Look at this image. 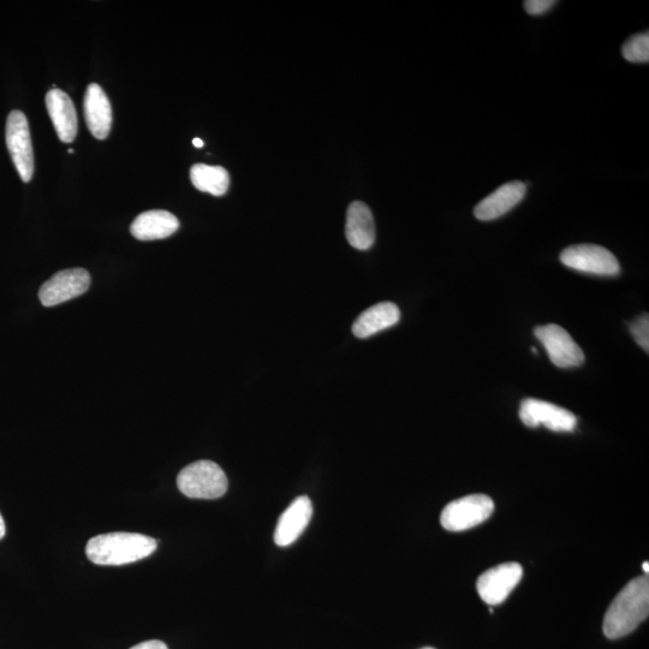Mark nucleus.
Wrapping results in <instances>:
<instances>
[{"instance_id": "f257e3e1", "label": "nucleus", "mask_w": 649, "mask_h": 649, "mask_svg": "<svg viewBox=\"0 0 649 649\" xmlns=\"http://www.w3.org/2000/svg\"><path fill=\"white\" fill-rule=\"evenodd\" d=\"M649 613L648 576L636 577L612 601L604 618V634L607 639L617 640L628 636L646 621Z\"/></svg>"}, {"instance_id": "f03ea898", "label": "nucleus", "mask_w": 649, "mask_h": 649, "mask_svg": "<svg viewBox=\"0 0 649 649\" xmlns=\"http://www.w3.org/2000/svg\"><path fill=\"white\" fill-rule=\"evenodd\" d=\"M157 546V541L147 535L116 532L89 540L86 555L94 564L124 565L150 557Z\"/></svg>"}, {"instance_id": "7ed1b4c3", "label": "nucleus", "mask_w": 649, "mask_h": 649, "mask_svg": "<svg viewBox=\"0 0 649 649\" xmlns=\"http://www.w3.org/2000/svg\"><path fill=\"white\" fill-rule=\"evenodd\" d=\"M177 486L184 496L194 499H217L228 491L224 470L212 461L189 464L177 476Z\"/></svg>"}, {"instance_id": "20e7f679", "label": "nucleus", "mask_w": 649, "mask_h": 649, "mask_svg": "<svg viewBox=\"0 0 649 649\" xmlns=\"http://www.w3.org/2000/svg\"><path fill=\"white\" fill-rule=\"evenodd\" d=\"M493 500L485 494H472L450 503L442 512L440 522L446 531L463 532L481 525L491 517Z\"/></svg>"}, {"instance_id": "39448f33", "label": "nucleus", "mask_w": 649, "mask_h": 649, "mask_svg": "<svg viewBox=\"0 0 649 649\" xmlns=\"http://www.w3.org/2000/svg\"><path fill=\"white\" fill-rule=\"evenodd\" d=\"M564 266L595 276H616L621 271L618 260L610 250L597 244H575L561 254Z\"/></svg>"}, {"instance_id": "423d86ee", "label": "nucleus", "mask_w": 649, "mask_h": 649, "mask_svg": "<svg viewBox=\"0 0 649 649\" xmlns=\"http://www.w3.org/2000/svg\"><path fill=\"white\" fill-rule=\"evenodd\" d=\"M7 146L21 180H32L34 174V153L31 130L25 113L19 110L10 112L7 121Z\"/></svg>"}, {"instance_id": "0eeeda50", "label": "nucleus", "mask_w": 649, "mask_h": 649, "mask_svg": "<svg viewBox=\"0 0 649 649\" xmlns=\"http://www.w3.org/2000/svg\"><path fill=\"white\" fill-rule=\"evenodd\" d=\"M534 332L535 337L544 345L553 365L570 368L581 366L585 362L583 350L563 327L549 324L537 327Z\"/></svg>"}, {"instance_id": "6e6552de", "label": "nucleus", "mask_w": 649, "mask_h": 649, "mask_svg": "<svg viewBox=\"0 0 649 649\" xmlns=\"http://www.w3.org/2000/svg\"><path fill=\"white\" fill-rule=\"evenodd\" d=\"M91 285V275L83 269H70L56 273L41 285L39 299L45 307L61 305L86 293Z\"/></svg>"}, {"instance_id": "1a4fd4ad", "label": "nucleus", "mask_w": 649, "mask_h": 649, "mask_svg": "<svg viewBox=\"0 0 649 649\" xmlns=\"http://www.w3.org/2000/svg\"><path fill=\"white\" fill-rule=\"evenodd\" d=\"M523 569L518 563L497 565L479 577L476 589L486 604H503L522 580Z\"/></svg>"}, {"instance_id": "9d476101", "label": "nucleus", "mask_w": 649, "mask_h": 649, "mask_svg": "<svg viewBox=\"0 0 649 649\" xmlns=\"http://www.w3.org/2000/svg\"><path fill=\"white\" fill-rule=\"evenodd\" d=\"M520 418L527 427L543 425L553 432H573L577 425L576 416L569 410L534 398L521 403Z\"/></svg>"}, {"instance_id": "9b49d317", "label": "nucleus", "mask_w": 649, "mask_h": 649, "mask_svg": "<svg viewBox=\"0 0 649 649\" xmlns=\"http://www.w3.org/2000/svg\"><path fill=\"white\" fill-rule=\"evenodd\" d=\"M527 186L520 181L510 182L499 187L475 207V217L482 222L503 217L525 199Z\"/></svg>"}, {"instance_id": "f8f14e48", "label": "nucleus", "mask_w": 649, "mask_h": 649, "mask_svg": "<svg viewBox=\"0 0 649 649\" xmlns=\"http://www.w3.org/2000/svg\"><path fill=\"white\" fill-rule=\"evenodd\" d=\"M313 515L311 499L306 496L296 498L289 508L283 512L277 523L275 543L281 547L294 544L305 532Z\"/></svg>"}, {"instance_id": "ddd939ff", "label": "nucleus", "mask_w": 649, "mask_h": 649, "mask_svg": "<svg viewBox=\"0 0 649 649\" xmlns=\"http://www.w3.org/2000/svg\"><path fill=\"white\" fill-rule=\"evenodd\" d=\"M85 117L89 132L95 139L105 140L110 134L112 109L109 98L97 83L87 87L85 95Z\"/></svg>"}, {"instance_id": "4468645a", "label": "nucleus", "mask_w": 649, "mask_h": 649, "mask_svg": "<svg viewBox=\"0 0 649 649\" xmlns=\"http://www.w3.org/2000/svg\"><path fill=\"white\" fill-rule=\"evenodd\" d=\"M46 107L59 140L70 144L77 134V115L73 100L61 89H52L46 95Z\"/></svg>"}, {"instance_id": "2eb2a0df", "label": "nucleus", "mask_w": 649, "mask_h": 649, "mask_svg": "<svg viewBox=\"0 0 649 649\" xmlns=\"http://www.w3.org/2000/svg\"><path fill=\"white\" fill-rule=\"evenodd\" d=\"M178 229V219L174 214L163 210L141 213L130 226V232L140 241L164 240L174 235Z\"/></svg>"}, {"instance_id": "dca6fc26", "label": "nucleus", "mask_w": 649, "mask_h": 649, "mask_svg": "<svg viewBox=\"0 0 649 649\" xmlns=\"http://www.w3.org/2000/svg\"><path fill=\"white\" fill-rule=\"evenodd\" d=\"M345 235L351 247L371 248L375 242V223L371 208L365 202L355 201L348 208Z\"/></svg>"}, {"instance_id": "f3484780", "label": "nucleus", "mask_w": 649, "mask_h": 649, "mask_svg": "<svg viewBox=\"0 0 649 649\" xmlns=\"http://www.w3.org/2000/svg\"><path fill=\"white\" fill-rule=\"evenodd\" d=\"M401 319V311L395 303L381 302L363 312L353 325L357 338H368L390 329Z\"/></svg>"}, {"instance_id": "a211bd4d", "label": "nucleus", "mask_w": 649, "mask_h": 649, "mask_svg": "<svg viewBox=\"0 0 649 649\" xmlns=\"http://www.w3.org/2000/svg\"><path fill=\"white\" fill-rule=\"evenodd\" d=\"M190 180L200 192L223 196L230 186L229 172L222 166L196 164L190 169Z\"/></svg>"}, {"instance_id": "6ab92c4d", "label": "nucleus", "mask_w": 649, "mask_h": 649, "mask_svg": "<svg viewBox=\"0 0 649 649\" xmlns=\"http://www.w3.org/2000/svg\"><path fill=\"white\" fill-rule=\"evenodd\" d=\"M622 55L630 63H648L649 34L633 35L622 47Z\"/></svg>"}, {"instance_id": "aec40b11", "label": "nucleus", "mask_w": 649, "mask_h": 649, "mask_svg": "<svg viewBox=\"0 0 649 649\" xmlns=\"http://www.w3.org/2000/svg\"><path fill=\"white\" fill-rule=\"evenodd\" d=\"M631 336L637 344L648 353L649 351V317L648 314L641 315L630 325Z\"/></svg>"}, {"instance_id": "412c9836", "label": "nucleus", "mask_w": 649, "mask_h": 649, "mask_svg": "<svg viewBox=\"0 0 649 649\" xmlns=\"http://www.w3.org/2000/svg\"><path fill=\"white\" fill-rule=\"evenodd\" d=\"M556 4V0H527L525 9L529 15L538 16L547 13Z\"/></svg>"}, {"instance_id": "4be33fe9", "label": "nucleus", "mask_w": 649, "mask_h": 649, "mask_svg": "<svg viewBox=\"0 0 649 649\" xmlns=\"http://www.w3.org/2000/svg\"><path fill=\"white\" fill-rule=\"evenodd\" d=\"M130 649H169L163 641L151 640L139 643Z\"/></svg>"}, {"instance_id": "5701e85b", "label": "nucleus", "mask_w": 649, "mask_h": 649, "mask_svg": "<svg viewBox=\"0 0 649 649\" xmlns=\"http://www.w3.org/2000/svg\"><path fill=\"white\" fill-rule=\"evenodd\" d=\"M5 533H7V528H5V522L2 514H0V540H2L5 537Z\"/></svg>"}, {"instance_id": "b1692460", "label": "nucleus", "mask_w": 649, "mask_h": 649, "mask_svg": "<svg viewBox=\"0 0 649 649\" xmlns=\"http://www.w3.org/2000/svg\"><path fill=\"white\" fill-rule=\"evenodd\" d=\"M193 145L195 147L202 148V147H204V141H202L201 139H194L193 140Z\"/></svg>"}, {"instance_id": "393cba45", "label": "nucleus", "mask_w": 649, "mask_h": 649, "mask_svg": "<svg viewBox=\"0 0 649 649\" xmlns=\"http://www.w3.org/2000/svg\"><path fill=\"white\" fill-rule=\"evenodd\" d=\"M642 568H643V570H645V571H646V574H648V573H649V568H648V562H646V563H643V565H642Z\"/></svg>"}, {"instance_id": "a878e982", "label": "nucleus", "mask_w": 649, "mask_h": 649, "mask_svg": "<svg viewBox=\"0 0 649 649\" xmlns=\"http://www.w3.org/2000/svg\"><path fill=\"white\" fill-rule=\"evenodd\" d=\"M422 649H434V648H431V647H426V648H422Z\"/></svg>"}]
</instances>
